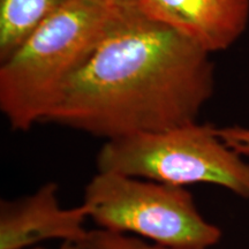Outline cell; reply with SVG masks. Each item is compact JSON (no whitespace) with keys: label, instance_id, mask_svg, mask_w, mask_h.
<instances>
[{"label":"cell","instance_id":"1","mask_svg":"<svg viewBox=\"0 0 249 249\" xmlns=\"http://www.w3.org/2000/svg\"><path fill=\"white\" fill-rule=\"evenodd\" d=\"M210 54L178 31L134 15L68 81L45 123L105 141L195 123L214 91Z\"/></svg>","mask_w":249,"mask_h":249},{"label":"cell","instance_id":"2","mask_svg":"<svg viewBox=\"0 0 249 249\" xmlns=\"http://www.w3.org/2000/svg\"><path fill=\"white\" fill-rule=\"evenodd\" d=\"M134 15L101 0H68L0 62V110L13 130L45 123L92 52Z\"/></svg>","mask_w":249,"mask_h":249},{"label":"cell","instance_id":"3","mask_svg":"<svg viewBox=\"0 0 249 249\" xmlns=\"http://www.w3.org/2000/svg\"><path fill=\"white\" fill-rule=\"evenodd\" d=\"M216 128L195 121L107 140L96 157L97 172L178 187L210 183L249 198V163L219 138Z\"/></svg>","mask_w":249,"mask_h":249},{"label":"cell","instance_id":"4","mask_svg":"<svg viewBox=\"0 0 249 249\" xmlns=\"http://www.w3.org/2000/svg\"><path fill=\"white\" fill-rule=\"evenodd\" d=\"M82 203L99 229L167 248L210 249L222 239V230L202 216L183 187L97 172L87 183Z\"/></svg>","mask_w":249,"mask_h":249},{"label":"cell","instance_id":"5","mask_svg":"<svg viewBox=\"0 0 249 249\" xmlns=\"http://www.w3.org/2000/svg\"><path fill=\"white\" fill-rule=\"evenodd\" d=\"M58 185L46 182L33 194L0 203V249H27L48 240L80 244L89 231L85 204L62 208Z\"/></svg>","mask_w":249,"mask_h":249},{"label":"cell","instance_id":"6","mask_svg":"<svg viewBox=\"0 0 249 249\" xmlns=\"http://www.w3.org/2000/svg\"><path fill=\"white\" fill-rule=\"evenodd\" d=\"M141 12L210 53L231 48L249 24V0H141Z\"/></svg>","mask_w":249,"mask_h":249},{"label":"cell","instance_id":"7","mask_svg":"<svg viewBox=\"0 0 249 249\" xmlns=\"http://www.w3.org/2000/svg\"><path fill=\"white\" fill-rule=\"evenodd\" d=\"M68 0H0V62Z\"/></svg>","mask_w":249,"mask_h":249},{"label":"cell","instance_id":"8","mask_svg":"<svg viewBox=\"0 0 249 249\" xmlns=\"http://www.w3.org/2000/svg\"><path fill=\"white\" fill-rule=\"evenodd\" d=\"M79 247L80 249H173L148 244L136 236L103 229L89 231L85 240L79 244Z\"/></svg>","mask_w":249,"mask_h":249},{"label":"cell","instance_id":"9","mask_svg":"<svg viewBox=\"0 0 249 249\" xmlns=\"http://www.w3.org/2000/svg\"><path fill=\"white\" fill-rule=\"evenodd\" d=\"M217 134L224 142L241 156H249V127L225 126L217 127Z\"/></svg>","mask_w":249,"mask_h":249},{"label":"cell","instance_id":"10","mask_svg":"<svg viewBox=\"0 0 249 249\" xmlns=\"http://www.w3.org/2000/svg\"><path fill=\"white\" fill-rule=\"evenodd\" d=\"M112 7L130 14H142L141 0H101Z\"/></svg>","mask_w":249,"mask_h":249},{"label":"cell","instance_id":"11","mask_svg":"<svg viewBox=\"0 0 249 249\" xmlns=\"http://www.w3.org/2000/svg\"><path fill=\"white\" fill-rule=\"evenodd\" d=\"M58 249H80L79 244H70V242H64L60 245Z\"/></svg>","mask_w":249,"mask_h":249},{"label":"cell","instance_id":"12","mask_svg":"<svg viewBox=\"0 0 249 249\" xmlns=\"http://www.w3.org/2000/svg\"><path fill=\"white\" fill-rule=\"evenodd\" d=\"M27 249H45V248H40L39 246H36V247H31V248H27Z\"/></svg>","mask_w":249,"mask_h":249}]
</instances>
